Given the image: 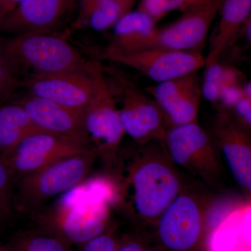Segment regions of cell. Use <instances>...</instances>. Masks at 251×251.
<instances>
[{
    "instance_id": "obj_1",
    "label": "cell",
    "mask_w": 251,
    "mask_h": 251,
    "mask_svg": "<svg viewBox=\"0 0 251 251\" xmlns=\"http://www.w3.org/2000/svg\"><path fill=\"white\" fill-rule=\"evenodd\" d=\"M109 173L115 186L112 206L139 230L154 227L167 206L188 186L164 142L135 143L125 151L121 148Z\"/></svg>"
},
{
    "instance_id": "obj_2",
    "label": "cell",
    "mask_w": 251,
    "mask_h": 251,
    "mask_svg": "<svg viewBox=\"0 0 251 251\" xmlns=\"http://www.w3.org/2000/svg\"><path fill=\"white\" fill-rule=\"evenodd\" d=\"M0 49L21 87L26 81L80 69L87 62L65 38L50 32L0 37Z\"/></svg>"
},
{
    "instance_id": "obj_3",
    "label": "cell",
    "mask_w": 251,
    "mask_h": 251,
    "mask_svg": "<svg viewBox=\"0 0 251 251\" xmlns=\"http://www.w3.org/2000/svg\"><path fill=\"white\" fill-rule=\"evenodd\" d=\"M62 196L52 209L37 213L41 229L59 236L69 245L80 246L112 226L111 203L86 189L82 183Z\"/></svg>"
},
{
    "instance_id": "obj_4",
    "label": "cell",
    "mask_w": 251,
    "mask_h": 251,
    "mask_svg": "<svg viewBox=\"0 0 251 251\" xmlns=\"http://www.w3.org/2000/svg\"><path fill=\"white\" fill-rule=\"evenodd\" d=\"M213 202L211 195L186 186L158 218L155 241L166 251H197L205 239Z\"/></svg>"
},
{
    "instance_id": "obj_5",
    "label": "cell",
    "mask_w": 251,
    "mask_h": 251,
    "mask_svg": "<svg viewBox=\"0 0 251 251\" xmlns=\"http://www.w3.org/2000/svg\"><path fill=\"white\" fill-rule=\"evenodd\" d=\"M97 161L94 153H80L21 176L15 182V209L34 215L50 200L85 181Z\"/></svg>"
},
{
    "instance_id": "obj_6",
    "label": "cell",
    "mask_w": 251,
    "mask_h": 251,
    "mask_svg": "<svg viewBox=\"0 0 251 251\" xmlns=\"http://www.w3.org/2000/svg\"><path fill=\"white\" fill-rule=\"evenodd\" d=\"M95 90L93 97L84 112L86 134L98 160L108 172L112 171L118 158L125 136L116 99L103 66L93 62Z\"/></svg>"
},
{
    "instance_id": "obj_7",
    "label": "cell",
    "mask_w": 251,
    "mask_h": 251,
    "mask_svg": "<svg viewBox=\"0 0 251 251\" xmlns=\"http://www.w3.org/2000/svg\"><path fill=\"white\" fill-rule=\"evenodd\" d=\"M109 85L116 99L125 134L134 143L164 142L167 126L159 105L130 77L104 67Z\"/></svg>"
},
{
    "instance_id": "obj_8",
    "label": "cell",
    "mask_w": 251,
    "mask_h": 251,
    "mask_svg": "<svg viewBox=\"0 0 251 251\" xmlns=\"http://www.w3.org/2000/svg\"><path fill=\"white\" fill-rule=\"evenodd\" d=\"M164 145L177 168L211 187L221 185L224 171L222 157L210 133L198 122L168 128Z\"/></svg>"
},
{
    "instance_id": "obj_9",
    "label": "cell",
    "mask_w": 251,
    "mask_h": 251,
    "mask_svg": "<svg viewBox=\"0 0 251 251\" xmlns=\"http://www.w3.org/2000/svg\"><path fill=\"white\" fill-rule=\"evenodd\" d=\"M224 0H200L186 11L179 21L161 29H153L148 35L129 41L121 48L132 50L159 48L174 50L198 51L209 33ZM112 48V47H111Z\"/></svg>"
},
{
    "instance_id": "obj_10",
    "label": "cell",
    "mask_w": 251,
    "mask_h": 251,
    "mask_svg": "<svg viewBox=\"0 0 251 251\" xmlns=\"http://www.w3.org/2000/svg\"><path fill=\"white\" fill-rule=\"evenodd\" d=\"M100 57L135 69L156 83L198 72L205 67L199 51H181L150 48L122 50L107 46Z\"/></svg>"
},
{
    "instance_id": "obj_11",
    "label": "cell",
    "mask_w": 251,
    "mask_h": 251,
    "mask_svg": "<svg viewBox=\"0 0 251 251\" xmlns=\"http://www.w3.org/2000/svg\"><path fill=\"white\" fill-rule=\"evenodd\" d=\"M87 153L96 155L93 150L85 143L38 130L21 140L5 158L16 182L21 176L54 162Z\"/></svg>"
},
{
    "instance_id": "obj_12",
    "label": "cell",
    "mask_w": 251,
    "mask_h": 251,
    "mask_svg": "<svg viewBox=\"0 0 251 251\" xmlns=\"http://www.w3.org/2000/svg\"><path fill=\"white\" fill-rule=\"evenodd\" d=\"M93 62H87L85 67L70 72L31 79L21 87L31 95L84 112L95 90Z\"/></svg>"
},
{
    "instance_id": "obj_13",
    "label": "cell",
    "mask_w": 251,
    "mask_h": 251,
    "mask_svg": "<svg viewBox=\"0 0 251 251\" xmlns=\"http://www.w3.org/2000/svg\"><path fill=\"white\" fill-rule=\"evenodd\" d=\"M234 179L250 194L251 140L249 130L235 120L229 110H218L209 132Z\"/></svg>"
},
{
    "instance_id": "obj_14",
    "label": "cell",
    "mask_w": 251,
    "mask_h": 251,
    "mask_svg": "<svg viewBox=\"0 0 251 251\" xmlns=\"http://www.w3.org/2000/svg\"><path fill=\"white\" fill-rule=\"evenodd\" d=\"M146 92L161 108L167 129L198 122L202 92L198 72L159 82Z\"/></svg>"
},
{
    "instance_id": "obj_15",
    "label": "cell",
    "mask_w": 251,
    "mask_h": 251,
    "mask_svg": "<svg viewBox=\"0 0 251 251\" xmlns=\"http://www.w3.org/2000/svg\"><path fill=\"white\" fill-rule=\"evenodd\" d=\"M11 98L22 105L39 130L77 140L92 148L84 126L83 112L72 110L29 93Z\"/></svg>"
},
{
    "instance_id": "obj_16",
    "label": "cell",
    "mask_w": 251,
    "mask_h": 251,
    "mask_svg": "<svg viewBox=\"0 0 251 251\" xmlns=\"http://www.w3.org/2000/svg\"><path fill=\"white\" fill-rule=\"evenodd\" d=\"M74 0H21L0 19V29L16 34L50 32L70 9Z\"/></svg>"
},
{
    "instance_id": "obj_17",
    "label": "cell",
    "mask_w": 251,
    "mask_h": 251,
    "mask_svg": "<svg viewBox=\"0 0 251 251\" xmlns=\"http://www.w3.org/2000/svg\"><path fill=\"white\" fill-rule=\"evenodd\" d=\"M219 11L221 18L212 39L210 50L205 57V67L219 62L235 40L241 29L251 18V0H224Z\"/></svg>"
},
{
    "instance_id": "obj_18",
    "label": "cell",
    "mask_w": 251,
    "mask_h": 251,
    "mask_svg": "<svg viewBox=\"0 0 251 251\" xmlns=\"http://www.w3.org/2000/svg\"><path fill=\"white\" fill-rule=\"evenodd\" d=\"M40 130L21 104L11 98L0 104V154L6 157L27 135Z\"/></svg>"
},
{
    "instance_id": "obj_19",
    "label": "cell",
    "mask_w": 251,
    "mask_h": 251,
    "mask_svg": "<svg viewBox=\"0 0 251 251\" xmlns=\"http://www.w3.org/2000/svg\"><path fill=\"white\" fill-rule=\"evenodd\" d=\"M155 22L151 16L143 11H129L115 23L113 39L109 46L120 48L129 41L148 35L155 29Z\"/></svg>"
},
{
    "instance_id": "obj_20",
    "label": "cell",
    "mask_w": 251,
    "mask_h": 251,
    "mask_svg": "<svg viewBox=\"0 0 251 251\" xmlns=\"http://www.w3.org/2000/svg\"><path fill=\"white\" fill-rule=\"evenodd\" d=\"M9 245L16 251H71L64 239L41 228L19 232Z\"/></svg>"
},
{
    "instance_id": "obj_21",
    "label": "cell",
    "mask_w": 251,
    "mask_h": 251,
    "mask_svg": "<svg viewBox=\"0 0 251 251\" xmlns=\"http://www.w3.org/2000/svg\"><path fill=\"white\" fill-rule=\"evenodd\" d=\"M15 179L6 158L0 154V229L14 218Z\"/></svg>"
},
{
    "instance_id": "obj_22",
    "label": "cell",
    "mask_w": 251,
    "mask_h": 251,
    "mask_svg": "<svg viewBox=\"0 0 251 251\" xmlns=\"http://www.w3.org/2000/svg\"><path fill=\"white\" fill-rule=\"evenodd\" d=\"M121 16L122 9L118 1L105 0L91 11L86 22L94 30L104 31L115 25Z\"/></svg>"
},
{
    "instance_id": "obj_23",
    "label": "cell",
    "mask_w": 251,
    "mask_h": 251,
    "mask_svg": "<svg viewBox=\"0 0 251 251\" xmlns=\"http://www.w3.org/2000/svg\"><path fill=\"white\" fill-rule=\"evenodd\" d=\"M206 68V72L204 82L201 87V92L204 99L218 109L219 107L223 78L227 67L216 62Z\"/></svg>"
},
{
    "instance_id": "obj_24",
    "label": "cell",
    "mask_w": 251,
    "mask_h": 251,
    "mask_svg": "<svg viewBox=\"0 0 251 251\" xmlns=\"http://www.w3.org/2000/svg\"><path fill=\"white\" fill-rule=\"evenodd\" d=\"M116 251H166L155 241L151 240L144 230L136 229L133 232L120 237Z\"/></svg>"
},
{
    "instance_id": "obj_25",
    "label": "cell",
    "mask_w": 251,
    "mask_h": 251,
    "mask_svg": "<svg viewBox=\"0 0 251 251\" xmlns=\"http://www.w3.org/2000/svg\"><path fill=\"white\" fill-rule=\"evenodd\" d=\"M120 237L117 226L112 224L105 232L80 245V251H116Z\"/></svg>"
},
{
    "instance_id": "obj_26",
    "label": "cell",
    "mask_w": 251,
    "mask_h": 251,
    "mask_svg": "<svg viewBox=\"0 0 251 251\" xmlns=\"http://www.w3.org/2000/svg\"><path fill=\"white\" fill-rule=\"evenodd\" d=\"M21 85L10 69L2 51L0 49V104L14 97Z\"/></svg>"
},
{
    "instance_id": "obj_27",
    "label": "cell",
    "mask_w": 251,
    "mask_h": 251,
    "mask_svg": "<svg viewBox=\"0 0 251 251\" xmlns=\"http://www.w3.org/2000/svg\"><path fill=\"white\" fill-rule=\"evenodd\" d=\"M231 113L244 128L249 130L251 127V99L243 97L233 108Z\"/></svg>"
},
{
    "instance_id": "obj_28",
    "label": "cell",
    "mask_w": 251,
    "mask_h": 251,
    "mask_svg": "<svg viewBox=\"0 0 251 251\" xmlns=\"http://www.w3.org/2000/svg\"><path fill=\"white\" fill-rule=\"evenodd\" d=\"M103 1L105 0H80V16L77 23L80 24L85 21L86 22L91 11Z\"/></svg>"
},
{
    "instance_id": "obj_29",
    "label": "cell",
    "mask_w": 251,
    "mask_h": 251,
    "mask_svg": "<svg viewBox=\"0 0 251 251\" xmlns=\"http://www.w3.org/2000/svg\"><path fill=\"white\" fill-rule=\"evenodd\" d=\"M21 0H0V19L13 11Z\"/></svg>"
},
{
    "instance_id": "obj_30",
    "label": "cell",
    "mask_w": 251,
    "mask_h": 251,
    "mask_svg": "<svg viewBox=\"0 0 251 251\" xmlns=\"http://www.w3.org/2000/svg\"><path fill=\"white\" fill-rule=\"evenodd\" d=\"M121 6L122 16L129 12L130 8L133 6L135 0H117Z\"/></svg>"
},
{
    "instance_id": "obj_31",
    "label": "cell",
    "mask_w": 251,
    "mask_h": 251,
    "mask_svg": "<svg viewBox=\"0 0 251 251\" xmlns=\"http://www.w3.org/2000/svg\"><path fill=\"white\" fill-rule=\"evenodd\" d=\"M0 251H16L13 249L9 244H6V245H4V244H0Z\"/></svg>"
}]
</instances>
